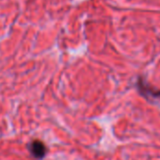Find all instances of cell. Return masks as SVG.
I'll list each match as a JSON object with an SVG mask.
<instances>
[{
    "instance_id": "1",
    "label": "cell",
    "mask_w": 160,
    "mask_h": 160,
    "mask_svg": "<svg viewBox=\"0 0 160 160\" xmlns=\"http://www.w3.org/2000/svg\"><path fill=\"white\" fill-rule=\"evenodd\" d=\"M29 152L31 154V156L33 158H35L36 159H42L47 152L46 146L43 142H41L40 141H33L29 146Z\"/></svg>"
},
{
    "instance_id": "2",
    "label": "cell",
    "mask_w": 160,
    "mask_h": 160,
    "mask_svg": "<svg viewBox=\"0 0 160 160\" xmlns=\"http://www.w3.org/2000/svg\"><path fill=\"white\" fill-rule=\"evenodd\" d=\"M139 85V88H140V91L142 94H144L145 96H151V97H154V98H158L160 97V91L159 90H156L155 88H152V87H149L145 82H142V81L139 82L138 83Z\"/></svg>"
}]
</instances>
